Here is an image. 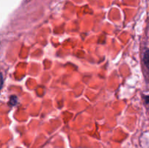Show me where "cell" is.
Segmentation results:
<instances>
[{
  "mask_svg": "<svg viewBox=\"0 0 149 148\" xmlns=\"http://www.w3.org/2000/svg\"><path fill=\"white\" fill-rule=\"evenodd\" d=\"M2 84H3V78H2V75H1V73H0V89H1V86H2Z\"/></svg>",
  "mask_w": 149,
  "mask_h": 148,
  "instance_id": "obj_1",
  "label": "cell"
}]
</instances>
